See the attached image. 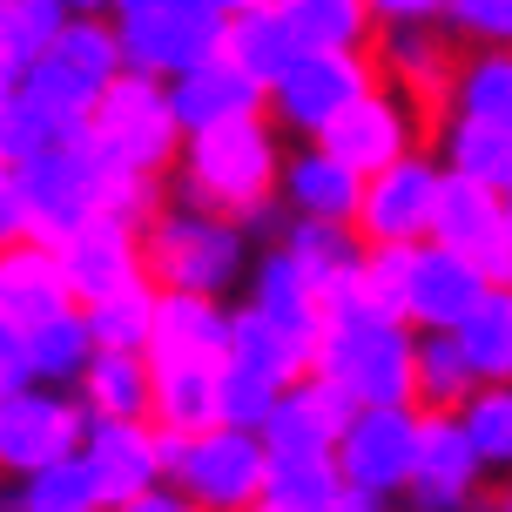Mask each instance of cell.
Wrapping results in <instances>:
<instances>
[{
    "mask_svg": "<svg viewBox=\"0 0 512 512\" xmlns=\"http://www.w3.org/2000/svg\"><path fill=\"white\" fill-rule=\"evenodd\" d=\"M331 499H337L331 459H270V472H263V506L277 512H324Z\"/></svg>",
    "mask_w": 512,
    "mask_h": 512,
    "instance_id": "60d3db41",
    "label": "cell"
},
{
    "mask_svg": "<svg viewBox=\"0 0 512 512\" xmlns=\"http://www.w3.org/2000/svg\"><path fill=\"white\" fill-rule=\"evenodd\" d=\"M88 317V337H95V351H128V358H142L149 351V331H155V283H128L115 297L81 310Z\"/></svg>",
    "mask_w": 512,
    "mask_h": 512,
    "instance_id": "74e56055",
    "label": "cell"
},
{
    "mask_svg": "<svg viewBox=\"0 0 512 512\" xmlns=\"http://www.w3.org/2000/svg\"><path fill=\"white\" fill-rule=\"evenodd\" d=\"M371 88H378L371 54H317V48H304L270 88H263V115H270L277 135L317 142V135L358 102V95H371Z\"/></svg>",
    "mask_w": 512,
    "mask_h": 512,
    "instance_id": "52a82bcc",
    "label": "cell"
},
{
    "mask_svg": "<svg viewBox=\"0 0 512 512\" xmlns=\"http://www.w3.org/2000/svg\"><path fill=\"white\" fill-rule=\"evenodd\" d=\"M411 459H418V411L411 405L351 411L344 432H337V445H331L337 486L391 499V506H398V492H405V479H411Z\"/></svg>",
    "mask_w": 512,
    "mask_h": 512,
    "instance_id": "8fae6325",
    "label": "cell"
},
{
    "mask_svg": "<svg viewBox=\"0 0 512 512\" xmlns=\"http://www.w3.org/2000/svg\"><path fill=\"white\" fill-rule=\"evenodd\" d=\"M465 512H492V499H486V492H479V499H472V506H465Z\"/></svg>",
    "mask_w": 512,
    "mask_h": 512,
    "instance_id": "9f6ffc18",
    "label": "cell"
},
{
    "mask_svg": "<svg viewBox=\"0 0 512 512\" xmlns=\"http://www.w3.org/2000/svg\"><path fill=\"white\" fill-rule=\"evenodd\" d=\"M256 243L223 216L203 209H182L162 196L149 223H142V277L169 297H209V304H230L243 277H250Z\"/></svg>",
    "mask_w": 512,
    "mask_h": 512,
    "instance_id": "3957f363",
    "label": "cell"
},
{
    "mask_svg": "<svg viewBox=\"0 0 512 512\" xmlns=\"http://www.w3.org/2000/svg\"><path fill=\"white\" fill-rule=\"evenodd\" d=\"M243 310L263 317L270 331H283L297 351L317 344V324H324V304H317V290L304 283V270L277 250V243H263L250 256V277H243Z\"/></svg>",
    "mask_w": 512,
    "mask_h": 512,
    "instance_id": "ffe728a7",
    "label": "cell"
},
{
    "mask_svg": "<svg viewBox=\"0 0 512 512\" xmlns=\"http://www.w3.org/2000/svg\"><path fill=\"white\" fill-rule=\"evenodd\" d=\"M223 358L250 364V371H263L270 384H297L310 371V351H297L283 331H270L263 317H250L243 304H230V351Z\"/></svg>",
    "mask_w": 512,
    "mask_h": 512,
    "instance_id": "f35d334b",
    "label": "cell"
},
{
    "mask_svg": "<svg viewBox=\"0 0 512 512\" xmlns=\"http://www.w3.org/2000/svg\"><path fill=\"white\" fill-rule=\"evenodd\" d=\"M61 21H68V14H61V0H0V54H7L14 68L48 61Z\"/></svg>",
    "mask_w": 512,
    "mask_h": 512,
    "instance_id": "ab89813d",
    "label": "cell"
},
{
    "mask_svg": "<svg viewBox=\"0 0 512 512\" xmlns=\"http://www.w3.org/2000/svg\"><path fill=\"white\" fill-rule=\"evenodd\" d=\"M277 14L297 34V48L317 54H371L378 41V21L364 0H277Z\"/></svg>",
    "mask_w": 512,
    "mask_h": 512,
    "instance_id": "f546056e",
    "label": "cell"
},
{
    "mask_svg": "<svg viewBox=\"0 0 512 512\" xmlns=\"http://www.w3.org/2000/svg\"><path fill=\"white\" fill-rule=\"evenodd\" d=\"M499 209H506V223H512V182H506V189H499Z\"/></svg>",
    "mask_w": 512,
    "mask_h": 512,
    "instance_id": "11a10c76",
    "label": "cell"
},
{
    "mask_svg": "<svg viewBox=\"0 0 512 512\" xmlns=\"http://www.w3.org/2000/svg\"><path fill=\"white\" fill-rule=\"evenodd\" d=\"M486 492V472L465 445L459 418L445 411H418V459H411V479H405V512H465L472 499Z\"/></svg>",
    "mask_w": 512,
    "mask_h": 512,
    "instance_id": "5bb4252c",
    "label": "cell"
},
{
    "mask_svg": "<svg viewBox=\"0 0 512 512\" xmlns=\"http://www.w3.org/2000/svg\"><path fill=\"white\" fill-rule=\"evenodd\" d=\"M452 344H459L465 371L479 384H512V290L506 283H486V297L459 317Z\"/></svg>",
    "mask_w": 512,
    "mask_h": 512,
    "instance_id": "4dcf8cb0",
    "label": "cell"
},
{
    "mask_svg": "<svg viewBox=\"0 0 512 512\" xmlns=\"http://www.w3.org/2000/svg\"><path fill=\"white\" fill-rule=\"evenodd\" d=\"M115 41H122V75L142 81H169L203 68L223 54V14L203 7V0H155L142 14H122L115 21Z\"/></svg>",
    "mask_w": 512,
    "mask_h": 512,
    "instance_id": "ba28073f",
    "label": "cell"
},
{
    "mask_svg": "<svg viewBox=\"0 0 512 512\" xmlns=\"http://www.w3.org/2000/svg\"><path fill=\"white\" fill-rule=\"evenodd\" d=\"M425 135H432V122H425L405 95L371 88V95H358V102L317 135V149L331 155V162H344V169L364 182V176H378V169H391L398 155L425 149Z\"/></svg>",
    "mask_w": 512,
    "mask_h": 512,
    "instance_id": "4fadbf2b",
    "label": "cell"
},
{
    "mask_svg": "<svg viewBox=\"0 0 512 512\" xmlns=\"http://www.w3.org/2000/svg\"><path fill=\"white\" fill-rule=\"evenodd\" d=\"M0 512H102V499H95V479H88V465L75 452V459H54L41 472L14 479Z\"/></svg>",
    "mask_w": 512,
    "mask_h": 512,
    "instance_id": "d590c367",
    "label": "cell"
},
{
    "mask_svg": "<svg viewBox=\"0 0 512 512\" xmlns=\"http://www.w3.org/2000/svg\"><path fill=\"white\" fill-rule=\"evenodd\" d=\"M411 337L398 317H378L358 297L324 304L317 344H310V378H324L351 411L371 405H411Z\"/></svg>",
    "mask_w": 512,
    "mask_h": 512,
    "instance_id": "7a4b0ae2",
    "label": "cell"
},
{
    "mask_svg": "<svg viewBox=\"0 0 512 512\" xmlns=\"http://www.w3.org/2000/svg\"><path fill=\"white\" fill-rule=\"evenodd\" d=\"M54 310H75L68 304V283L54 270V250L48 243H14V250H0V317H14V324H41Z\"/></svg>",
    "mask_w": 512,
    "mask_h": 512,
    "instance_id": "83f0119b",
    "label": "cell"
},
{
    "mask_svg": "<svg viewBox=\"0 0 512 512\" xmlns=\"http://www.w3.org/2000/svg\"><path fill=\"white\" fill-rule=\"evenodd\" d=\"M81 465L95 479V499L102 512L142 499V492L162 486V432L142 425V418H88L81 432Z\"/></svg>",
    "mask_w": 512,
    "mask_h": 512,
    "instance_id": "9a60e30c",
    "label": "cell"
},
{
    "mask_svg": "<svg viewBox=\"0 0 512 512\" xmlns=\"http://www.w3.org/2000/svg\"><path fill=\"white\" fill-rule=\"evenodd\" d=\"M297 54L304 48H297V34L283 27L277 7H236V14H223V61L243 68L256 88H270Z\"/></svg>",
    "mask_w": 512,
    "mask_h": 512,
    "instance_id": "f1b7e54d",
    "label": "cell"
},
{
    "mask_svg": "<svg viewBox=\"0 0 512 512\" xmlns=\"http://www.w3.org/2000/svg\"><path fill=\"white\" fill-rule=\"evenodd\" d=\"M142 7H155V0H108V21H122V14H142Z\"/></svg>",
    "mask_w": 512,
    "mask_h": 512,
    "instance_id": "f907efd6",
    "label": "cell"
},
{
    "mask_svg": "<svg viewBox=\"0 0 512 512\" xmlns=\"http://www.w3.org/2000/svg\"><path fill=\"white\" fill-rule=\"evenodd\" d=\"M344 418H351V405H344L324 378L304 371L297 384H283V398L270 405V418L256 425V445H263V459H331Z\"/></svg>",
    "mask_w": 512,
    "mask_h": 512,
    "instance_id": "d6986e66",
    "label": "cell"
},
{
    "mask_svg": "<svg viewBox=\"0 0 512 512\" xmlns=\"http://www.w3.org/2000/svg\"><path fill=\"white\" fill-rule=\"evenodd\" d=\"M371 68H378V88L405 95V102L432 122L438 108H445L452 68H459V41H452L438 21H425V27H378Z\"/></svg>",
    "mask_w": 512,
    "mask_h": 512,
    "instance_id": "2e32d148",
    "label": "cell"
},
{
    "mask_svg": "<svg viewBox=\"0 0 512 512\" xmlns=\"http://www.w3.org/2000/svg\"><path fill=\"white\" fill-rule=\"evenodd\" d=\"M438 27L459 48H512V0H445Z\"/></svg>",
    "mask_w": 512,
    "mask_h": 512,
    "instance_id": "7bdbcfd3",
    "label": "cell"
},
{
    "mask_svg": "<svg viewBox=\"0 0 512 512\" xmlns=\"http://www.w3.org/2000/svg\"><path fill=\"white\" fill-rule=\"evenodd\" d=\"M438 250L465 256V263H479L492 283V256L506 243V209H499V189H479V182L465 176H445L438 182V209H432V236Z\"/></svg>",
    "mask_w": 512,
    "mask_h": 512,
    "instance_id": "603a6c76",
    "label": "cell"
},
{
    "mask_svg": "<svg viewBox=\"0 0 512 512\" xmlns=\"http://www.w3.org/2000/svg\"><path fill=\"white\" fill-rule=\"evenodd\" d=\"M115 512H189V506H182L169 486H155V492H142V499H128V506H115Z\"/></svg>",
    "mask_w": 512,
    "mask_h": 512,
    "instance_id": "c3c4849f",
    "label": "cell"
},
{
    "mask_svg": "<svg viewBox=\"0 0 512 512\" xmlns=\"http://www.w3.org/2000/svg\"><path fill=\"white\" fill-rule=\"evenodd\" d=\"M492 283H506V290H512V223H506V243H499V256H492Z\"/></svg>",
    "mask_w": 512,
    "mask_h": 512,
    "instance_id": "681fc988",
    "label": "cell"
},
{
    "mask_svg": "<svg viewBox=\"0 0 512 512\" xmlns=\"http://www.w3.org/2000/svg\"><path fill=\"white\" fill-rule=\"evenodd\" d=\"M14 189H21L27 243H48V250L108 209V169L95 162L88 135L48 142V149H34L27 162H14Z\"/></svg>",
    "mask_w": 512,
    "mask_h": 512,
    "instance_id": "8992f818",
    "label": "cell"
},
{
    "mask_svg": "<svg viewBox=\"0 0 512 512\" xmlns=\"http://www.w3.org/2000/svg\"><path fill=\"white\" fill-rule=\"evenodd\" d=\"M48 61H61L68 75H81L88 88H108L122 75V41H115V21L108 14H68L61 34H54Z\"/></svg>",
    "mask_w": 512,
    "mask_h": 512,
    "instance_id": "8d00e7d4",
    "label": "cell"
},
{
    "mask_svg": "<svg viewBox=\"0 0 512 512\" xmlns=\"http://www.w3.org/2000/svg\"><path fill=\"white\" fill-rule=\"evenodd\" d=\"M277 250L304 270V283L317 290V304H337V297H351V290H358L364 243H358L351 223H290V216H283Z\"/></svg>",
    "mask_w": 512,
    "mask_h": 512,
    "instance_id": "cb8c5ba5",
    "label": "cell"
},
{
    "mask_svg": "<svg viewBox=\"0 0 512 512\" xmlns=\"http://www.w3.org/2000/svg\"><path fill=\"white\" fill-rule=\"evenodd\" d=\"M54 270L68 283V304L88 310L128 290V283H142V230H128L115 216H95V223H81L75 236H61L54 243Z\"/></svg>",
    "mask_w": 512,
    "mask_h": 512,
    "instance_id": "ac0fdd59",
    "label": "cell"
},
{
    "mask_svg": "<svg viewBox=\"0 0 512 512\" xmlns=\"http://www.w3.org/2000/svg\"><path fill=\"white\" fill-rule=\"evenodd\" d=\"M438 115L512 135V48H459V68H452V88H445Z\"/></svg>",
    "mask_w": 512,
    "mask_h": 512,
    "instance_id": "484cf974",
    "label": "cell"
},
{
    "mask_svg": "<svg viewBox=\"0 0 512 512\" xmlns=\"http://www.w3.org/2000/svg\"><path fill=\"white\" fill-rule=\"evenodd\" d=\"M364 7H371L378 27H425V21H438L445 0H364Z\"/></svg>",
    "mask_w": 512,
    "mask_h": 512,
    "instance_id": "f6af8a7d",
    "label": "cell"
},
{
    "mask_svg": "<svg viewBox=\"0 0 512 512\" xmlns=\"http://www.w3.org/2000/svg\"><path fill=\"white\" fill-rule=\"evenodd\" d=\"M95 95H102V88H88L81 75H68L61 61H34V68H21V81L0 95V162L14 169V162H27L34 149L81 135Z\"/></svg>",
    "mask_w": 512,
    "mask_h": 512,
    "instance_id": "9c48e42d",
    "label": "cell"
},
{
    "mask_svg": "<svg viewBox=\"0 0 512 512\" xmlns=\"http://www.w3.org/2000/svg\"><path fill=\"white\" fill-rule=\"evenodd\" d=\"M358 189L364 182L331 162V155L304 142V149H283V169H277V209L290 223H351L358 216Z\"/></svg>",
    "mask_w": 512,
    "mask_h": 512,
    "instance_id": "7402d4cb",
    "label": "cell"
},
{
    "mask_svg": "<svg viewBox=\"0 0 512 512\" xmlns=\"http://www.w3.org/2000/svg\"><path fill=\"white\" fill-rule=\"evenodd\" d=\"M88 149L95 162L108 169V182H169L176 169V115L162 102V81H142V75H115L95 95L88 108Z\"/></svg>",
    "mask_w": 512,
    "mask_h": 512,
    "instance_id": "277c9868",
    "label": "cell"
},
{
    "mask_svg": "<svg viewBox=\"0 0 512 512\" xmlns=\"http://www.w3.org/2000/svg\"><path fill=\"white\" fill-rule=\"evenodd\" d=\"M216 364L223 358H149V425L162 438L216 425Z\"/></svg>",
    "mask_w": 512,
    "mask_h": 512,
    "instance_id": "d4e9b609",
    "label": "cell"
},
{
    "mask_svg": "<svg viewBox=\"0 0 512 512\" xmlns=\"http://www.w3.org/2000/svg\"><path fill=\"white\" fill-rule=\"evenodd\" d=\"M283 398V384H270L263 371H250V364L223 358L216 364V425H236V432H256L263 418H270V405Z\"/></svg>",
    "mask_w": 512,
    "mask_h": 512,
    "instance_id": "b9f144b4",
    "label": "cell"
},
{
    "mask_svg": "<svg viewBox=\"0 0 512 512\" xmlns=\"http://www.w3.org/2000/svg\"><path fill=\"white\" fill-rule=\"evenodd\" d=\"M283 142L270 115H250V122H223L203 128L176 149V169L162 182V196L182 209H203V216H223L250 243H277L283 209H277V169H283Z\"/></svg>",
    "mask_w": 512,
    "mask_h": 512,
    "instance_id": "6da1fadb",
    "label": "cell"
},
{
    "mask_svg": "<svg viewBox=\"0 0 512 512\" xmlns=\"http://www.w3.org/2000/svg\"><path fill=\"white\" fill-rule=\"evenodd\" d=\"M459 432L486 479H512V384H479L459 411Z\"/></svg>",
    "mask_w": 512,
    "mask_h": 512,
    "instance_id": "e575fe53",
    "label": "cell"
},
{
    "mask_svg": "<svg viewBox=\"0 0 512 512\" xmlns=\"http://www.w3.org/2000/svg\"><path fill=\"white\" fill-rule=\"evenodd\" d=\"M486 297V270L465 256L438 250V243H411L405 250V297H398V324L405 331H459V317Z\"/></svg>",
    "mask_w": 512,
    "mask_h": 512,
    "instance_id": "e0dca14e",
    "label": "cell"
},
{
    "mask_svg": "<svg viewBox=\"0 0 512 512\" xmlns=\"http://www.w3.org/2000/svg\"><path fill=\"white\" fill-rule=\"evenodd\" d=\"M223 351H230V304L155 290V331L142 358H223Z\"/></svg>",
    "mask_w": 512,
    "mask_h": 512,
    "instance_id": "4316f807",
    "label": "cell"
},
{
    "mask_svg": "<svg viewBox=\"0 0 512 512\" xmlns=\"http://www.w3.org/2000/svg\"><path fill=\"white\" fill-rule=\"evenodd\" d=\"M324 512H391V499H371V492H351V486H337V499Z\"/></svg>",
    "mask_w": 512,
    "mask_h": 512,
    "instance_id": "7dc6e473",
    "label": "cell"
},
{
    "mask_svg": "<svg viewBox=\"0 0 512 512\" xmlns=\"http://www.w3.org/2000/svg\"><path fill=\"white\" fill-rule=\"evenodd\" d=\"M472 391H479V378L465 371L452 337L445 331L411 337V411H445V418H452Z\"/></svg>",
    "mask_w": 512,
    "mask_h": 512,
    "instance_id": "836d02e7",
    "label": "cell"
},
{
    "mask_svg": "<svg viewBox=\"0 0 512 512\" xmlns=\"http://www.w3.org/2000/svg\"><path fill=\"white\" fill-rule=\"evenodd\" d=\"M243 7H277V0H243Z\"/></svg>",
    "mask_w": 512,
    "mask_h": 512,
    "instance_id": "6f0895ef",
    "label": "cell"
},
{
    "mask_svg": "<svg viewBox=\"0 0 512 512\" xmlns=\"http://www.w3.org/2000/svg\"><path fill=\"white\" fill-rule=\"evenodd\" d=\"M27 243V216H21V189H14V169L0 162V250Z\"/></svg>",
    "mask_w": 512,
    "mask_h": 512,
    "instance_id": "bcb514c9",
    "label": "cell"
},
{
    "mask_svg": "<svg viewBox=\"0 0 512 512\" xmlns=\"http://www.w3.org/2000/svg\"><path fill=\"white\" fill-rule=\"evenodd\" d=\"M203 7H216V14H236V7H243V0H203Z\"/></svg>",
    "mask_w": 512,
    "mask_h": 512,
    "instance_id": "db71d44e",
    "label": "cell"
},
{
    "mask_svg": "<svg viewBox=\"0 0 512 512\" xmlns=\"http://www.w3.org/2000/svg\"><path fill=\"white\" fill-rule=\"evenodd\" d=\"M486 499H492V512H512V479H506L499 492H486Z\"/></svg>",
    "mask_w": 512,
    "mask_h": 512,
    "instance_id": "f5cc1de1",
    "label": "cell"
},
{
    "mask_svg": "<svg viewBox=\"0 0 512 512\" xmlns=\"http://www.w3.org/2000/svg\"><path fill=\"white\" fill-rule=\"evenodd\" d=\"M75 405L88 418H142L149 425V358L128 351H95L75 384Z\"/></svg>",
    "mask_w": 512,
    "mask_h": 512,
    "instance_id": "d6a6232c",
    "label": "cell"
},
{
    "mask_svg": "<svg viewBox=\"0 0 512 512\" xmlns=\"http://www.w3.org/2000/svg\"><path fill=\"white\" fill-rule=\"evenodd\" d=\"M27 378V331L14 324V317H0V391H21Z\"/></svg>",
    "mask_w": 512,
    "mask_h": 512,
    "instance_id": "ee69618b",
    "label": "cell"
},
{
    "mask_svg": "<svg viewBox=\"0 0 512 512\" xmlns=\"http://www.w3.org/2000/svg\"><path fill=\"white\" fill-rule=\"evenodd\" d=\"M95 358V337L81 310H54L41 324H27V378L48 384V391H75L81 371Z\"/></svg>",
    "mask_w": 512,
    "mask_h": 512,
    "instance_id": "1f68e13d",
    "label": "cell"
},
{
    "mask_svg": "<svg viewBox=\"0 0 512 512\" xmlns=\"http://www.w3.org/2000/svg\"><path fill=\"white\" fill-rule=\"evenodd\" d=\"M438 182H445V169H438L432 149H411L391 169L364 176L358 216H351L358 243L364 250H411V243H425L432 236V209H438Z\"/></svg>",
    "mask_w": 512,
    "mask_h": 512,
    "instance_id": "30bf717a",
    "label": "cell"
},
{
    "mask_svg": "<svg viewBox=\"0 0 512 512\" xmlns=\"http://www.w3.org/2000/svg\"><path fill=\"white\" fill-rule=\"evenodd\" d=\"M61 14H108V0H61Z\"/></svg>",
    "mask_w": 512,
    "mask_h": 512,
    "instance_id": "816d5d0a",
    "label": "cell"
},
{
    "mask_svg": "<svg viewBox=\"0 0 512 512\" xmlns=\"http://www.w3.org/2000/svg\"><path fill=\"white\" fill-rule=\"evenodd\" d=\"M263 472H270V459H263L256 432H236V425L162 438V486L189 512H256Z\"/></svg>",
    "mask_w": 512,
    "mask_h": 512,
    "instance_id": "5b68a950",
    "label": "cell"
},
{
    "mask_svg": "<svg viewBox=\"0 0 512 512\" xmlns=\"http://www.w3.org/2000/svg\"><path fill=\"white\" fill-rule=\"evenodd\" d=\"M81 432H88V411L75 405V391H48V384L0 391V479L14 486L54 459H75Z\"/></svg>",
    "mask_w": 512,
    "mask_h": 512,
    "instance_id": "7c38bea8",
    "label": "cell"
},
{
    "mask_svg": "<svg viewBox=\"0 0 512 512\" xmlns=\"http://www.w3.org/2000/svg\"><path fill=\"white\" fill-rule=\"evenodd\" d=\"M162 102H169V115H176V135L189 142V135H203V128L263 115V88H256L243 68H230V61L216 54V61H203V68H189V75L169 81V88H162Z\"/></svg>",
    "mask_w": 512,
    "mask_h": 512,
    "instance_id": "44dd1931",
    "label": "cell"
}]
</instances>
